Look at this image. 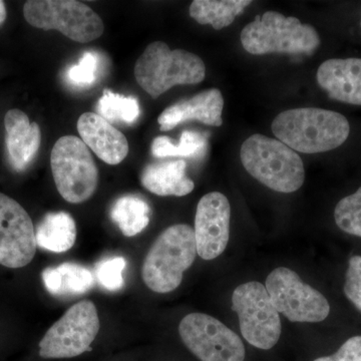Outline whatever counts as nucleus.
Here are the masks:
<instances>
[{"label":"nucleus","instance_id":"f257e3e1","mask_svg":"<svg viewBox=\"0 0 361 361\" xmlns=\"http://www.w3.org/2000/svg\"><path fill=\"white\" fill-rule=\"evenodd\" d=\"M272 132L293 151L318 154L332 151L348 139V118L336 111L318 108L292 109L274 118Z\"/></svg>","mask_w":361,"mask_h":361},{"label":"nucleus","instance_id":"f03ea898","mask_svg":"<svg viewBox=\"0 0 361 361\" xmlns=\"http://www.w3.org/2000/svg\"><path fill=\"white\" fill-rule=\"evenodd\" d=\"M240 159L254 179L279 193L296 192L305 180L302 159L279 140L252 135L242 144Z\"/></svg>","mask_w":361,"mask_h":361},{"label":"nucleus","instance_id":"7ed1b4c3","mask_svg":"<svg viewBox=\"0 0 361 361\" xmlns=\"http://www.w3.org/2000/svg\"><path fill=\"white\" fill-rule=\"evenodd\" d=\"M197 255L193 228L187 224L171 226L157 238L145 258L142 269L145 284L156 293L174 291Z\"/></svg>","mask_w":361,"mask_h":361},{"label":"nucleus","instance_id":"20e7f679","mask_svg":"<svg viewBox=\"0 0 361 361\" xmlns=\"http://www.w3.org/2000/svg\"><path fill=\"white\" fill-rule=\"evenodd\" d=\"M137 84L154 99L175 85H197L206 77L201 58L184 49H172L163 42L149 44L135 66Z\"/></svg>","mask_w":361,"mask_h":361},{"label":"nucleus","instance_id":"39448f33","mask_svg":"<svg viewBox=\"0 0 361 361\" xmlns=\"http://www.w3.org/2000/svg\"><path fill=\"white\" fill-rule=\"evenodd\" d=\"M244 49L254 56L268 54H307L322 44L319 35L298 18H286L277 11H267L243 28L240 35Z\"/></svg>","mask_w":361,"mask_h":361},{"label":"nucleus","instance_id":"423d86ee","mask_svg":"<svg viewBox=\"0 0 361 361\" xmlns=\"http://www.w3.org/2000/svg\"><path fill=\"white\" fill-rule=\"evenodd\" d=\"M56 189L66 201L80 204L94 194L99 171L87 145L75 135L59 137L51 155Z\"/></svg>","mask_w":361,"mask_h":361},{"label":"nucleus","instance_id":"0eeeda50","mask_svg":"<svg viewBox=\"0 0 361 361\" xmlns=\"http://www.w3.org/2000/svg\"><path fill=\"white\" fill-rule=\"evenodd\" d=\"M23 16L35 27L58 30L80 44L99 39L104 30L99 14L75 0H30L23 6Z\"/></svg>","mask_w":361,"mask_h":361},{"label":"nucleus","instance_id":"6e6552de","mask_svg":"<svg viewBox=\"0 0 361 361\" xmlns=\"http://www.w3.org/2000/svg\"><path fill=\"white\" fill-rule=\"evenodd\" d=\"M232 308L238 314L244 339L254 348L268 350L274 348L282 326L265 285L252 281L239 285L232 294Z\"/></svg>","mask_w":361,"mask_h":361},{"label":"nucleus","instance_id":"1a4fd4ad","mask_svg":"<svg viewBox=\"0 0 361 361\" xmlns=\"http://www.w3.org/2000/svg\"><path fill=\"white\" fill-rule=\"evenodd\" d=\"M99 326L96 305L90 300L80 301L47 330L39 342V355L59 360L82 355L92 349Z\"/></svg>","mask_w":361,"mask_h":361},{"label":"nucleus","instance_id":"9d476101","mask_svg":"<svg viewBox=\"0 0 361 361\" xmlns=\"http://www.w3.org/2000/svg\"><path fill=\"white\" fill-rule=\"evenodd\" d=\"M266 290L275 310L291 322H322L329 315L327 299L304 283L295 271L276 268L268 275Z\"/></svg>","mask_w":361,"mask_h":361},{"label":"nucleus","instance_id":"9b49d317","mask_svg":"<svg viewBox=\"0 0 361 361\" xmlns=\"http://www.w3.org/2000/svg\"><path fill=\"white\" fill-rule=\"evenodd\" d=\"M179 334L187 348L202 361L245 360V346L238 334L213 316H185L180 322Z\"/></svg>","mask_w":361,"mask_h":361},{"label":"nucleus","instance_id":"f8f14e48","mask_svg":"<svg viewBox=\"0 0 361 361\" xmlns=\"http://www.w3.org/2000/svg\"><path fill=\"white\" fill-rule=\"evenodd\" d=\"M37 248L32 218L20 203L0 193V265L25 267L32 262Z\"/></svg>","mask_w":361,"mask_h":361},{"label":"nucleus","instance_id":"ddd939ff","mask_svg":"<svg viewBox=\"0 0 361 361\" xmlns=\"http://www.w3.org/2000/svg\"><path fill=\"white\" fill-rule=\"evenodd\" d=\"M231 206L220 192L202 197L195 217L197 253L204 260H213L225 251L230 238Z\"/></svg>","mask_w":361,"mask_h":361},{"label":"nucleus","instance_id":"4468645a","mask_svg":"<svg viewBox=\"0 0 361 361\" xmlns=\"http://www.w3.org/2000/svg\"><path fill=\"white\" fill-rule=\"evenodd\" d=\"M78 130L87 148L109 165H118L129 154L125 135L97 114H82L78 121Z\"/></svg>","mask_w":361,"mask_h":361},{"label":"nucleus","instance_id":"2eb2a0df","mask_svg":"<svg viewBox=\"0 0 361 361\" xmlns=\"http://www.w3.org/2000/svg\"><path fill=\"white\" fill-rule=\"evenodd\" d=\"M224 97L218 89L207 90L187 101H180L166 109L159 116L161 132H167L187 121L196 120L212 127H221Z\"/></svg>","mask_w":361,"mask_h":361},{"label":"nucleus","instance_id":"dca6fc26","mask_svg":"<svg viewBox=\"0 0 361 361\" xmlns=\"http://www.w3.org/2000/svg\"><path fill=\"white\" fill-rule=\"evenodd\" d=\"M318 85L341 103L361 106V59H332L318 68Z\"/></svg>","mask_w":361,"mask_h":361},{"label":"nucleus","instance_id":"f3484780","mask_svg":"<svg viewBox=\"0 0 361 361\" xmlns=\"http://www.w3.org/2000/svg\"><path fill=\"white\" fill-rule=\"evenodd\" d=\"M6 149L14 170L23 172L35 160L42 142V132L37 123L30 122L26 114L18 109L7 111L4 116Z\"/></svg>","mask_w":361,"mask_h":361},{"label":"nucleus","instance_id":"a211bd4d","mask_svg":"<svg viewBox=\"0 0 361 361\" xmlns=\"http://www.w3.org/2000/svg\"><path fill=\"white\" fill-rule=\"evenodd\" d=\"M186 168L184 160L151 164L142 171V185L158 196H186L195 188L193 180L187 177Z\"/></svg>","mask_w":361,"mask_h":361},{"label":"nucleus","instance_id":"6ab92c4d","mask_svg":"<svg viewBox=\"0 0 361 361\" xmlns=\"http://www.w3.org/2000/svg\"><path fill=\"white\" fill-rule=\"evenodd\" d=\"M42 277L45 289L54 296L82 295L96 284L94 273L77 263L47 268Z\"/></svg>","mask_w":361,"mask_h":361},{"label":"nucleus","instance_id":"aec40b11","mask_svg":"<svg viewBox=\"0 0 361 361\" xmlns=\"http://www.w3.org/2000/svg\"><path fill=\"white\" fill-rule=\"evenodd\" d=\"M37 246L54 253H63L75 245L77 225L70 214H47L35 230Z\"/></svg>","mask_w":361,"mask_h":361},{"label":"nucleus","instance_id":"412c9836","mask_svg":"<svg viewBox=\"0 0 361 361\" xmlns=\"http://www.w3.org/2000/svg\"><path fill=\"white\" fill-rule=\"evenodd\" d=\"M250 4V0H194L190 6V16L200 25H211L214 30H220L232 25Z\"/></svg>","mask_w":361,"mask_h":361},{"label":"nucleus","instance_id":"4be33fe9","mask_svg":"<svg viewBox=\"0 0 361 361\" xmlns=\"http://www.w3.org/2000/svg\"><path fill=\"white\" fill-rule=\"evenodd\" d=\"M110 216L126 237H134L149 225L151 208L140 197L127 195L113 204Z\"/></svg>","mask_w":361,"mask_h":361},{"label":"nucleus","instance_id":"5701e85b","mask_svg":"<svg viewBox=\"0 0 361 361\" xmlns=\"http://www.w3.org/2000/svg\"><path fill=\"white\" fill-rule=\"evenodd\" d=\"M207 148V140L200 133L185 130L180 135L179 144H173L166 135L157 137L152 144V154L157 158L185 157L194 158L202 155Z\"/></svg>","mask_w":361,"mask_h":361},{"label":"nucleus","instance_id":"b1692460","mask_svg":"<svg viewBox=\"0 0 361 361\" xmlns=\"http://www.w3.org/2000/svg\"><path fill=\"white\" fill-rule=\"evenodd\" d=\"M99 115L111 123H134L140 116V106L134 97H125L104 90L97 104Z\"/></svg>","mask_w":361,"mask_h":361},{"label":"nucleus","instance_id":"393cba45","mask_svg":"<svg viewBox=\"0 0 361 361\" xmlns=\"http://www.w3.org/2000/svg\"><path fill=\"white\" fill-rule=\"evenodd\" d=\"M334 219L342 231L361 238V187L337 203Z\"/></svg>","mask_w":361,"mask_h":361},{"label":"nucleus","instance_id":"a878e982","mask_svg":"<svg viewBox=\"0 0 361 361\" xmlns=\"http://www.w3.org/2000/svg\"><path fill=\"white\" fill-rule=\"evenodd\" d=\"M126 266L127 262L122 256L103 259L94 268V277L106 290H120L125 284L123 272Z\"/></svg>","mask_w":361,"mask_h":361},{"label":"nucleus","instance_id":"bb28decb","mask_svg":"<svg viewBox=\"0 0 361 361\" xmlns=\"http://www.w3.org/2000/svg\"><path fill=\"white\" fill-rule=\"evenodd\" d=\"M97 66L99 59L97 54L92 51L85 52L80 63L68 70V80L78 87H90L97 80Z\"/></svg>","mask_w":361,"mask_h":361},{"label":"nucleus","instance_id":"cd10ccee","mask_svg":"<svg viewBox=\"0 0 361 361\" xmlns=\"http://www.w3.org/2000/svg\"><path fill=\"white\" fill-rule=\"evenodd\" d=\"M344 294L361 312V256H353L349 259Z\"/></svg>","mask_w":361,"mask_h":361},{"label":"nucleus","instance_id":"c85d7f7f","mask_svg":"<svg viewBox=\"0 0 361 361\" xmlns=\"http://www.w3.org/2000/svg\"><path fill=\"white\" fill-rule=\"evenodd\" d=\"M313 361H361V336L349 338L334 355L319 357Z\"/></svg>","mask_w":361,"mask_h":361},{"label":"nucleus","instance_id":"c756f323","mask_svg":"<svg viewBox=\"0 0 361 361\" xmlns=\"http://www.w3.org/2000/svg\"><path fill=\"white\" fill-rule=\"evenodd\" d=\"M7 13H6V4H4V1L0 0V25L4 23L6 20Z\"/></svg>","mask_w":361,"mask_h":361},{"label":"nucleus","instance_id":"7c9ffc66","mask_svg":"<svg viewBox=\"0 0 361 361\" xmlns=\"http://www.w3.org/2000/svg\"><path fill=\"white\" fill-rule=\"evenodd\" d=\"M360 27H361V20H360Z\"/></svg>","mask_w":361,"mask_h":361}]
</instances>
